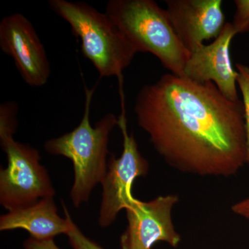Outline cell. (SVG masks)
Segmentation results:
<instances>
[{
    "label": "cell",
    "mask_w": 249,
    "mask_h": 249,
    "mask_svg": "<svg viewBox=\"0 0 249 249\" xmlns=\"http://www.w3.org/2000/svg\"><path fill=\"white\" fill-rule=\"evenodd\" d=\"M134 109L155 150L180 171L229 177L247 163L243 104L212 82L167 73L142 87Z\"/></svg>",
    "instance_id": "6da1fadb"
},
{
    "label": "cell",
    "mask_w": 249,
    "mask_h": 249,
    "mask_svg": "<svg viewBox=\"0 0 249 249\" xmlns=\"http://www.w3.org/2000/svg\"><path fill=\"white\" fill-rule=\"evenodd\" d=\"M95 88L85 87L84 113L79 124L71 132L47 141L44 148L52 155L63 156L73 163L74 179L70 196L75 207L89 201L93 188L103 182L108 168V144L118 119L107 113L95 125L90 110Z\"/></svg>",
    "instance_id": "7a4b0ae2"
},
{
    "label": "cell",
    "mask_w": 249,
    "mask_h": 249,
    "mask_svg": "<svg viewBox=\"0 0 249 249\" xmlns=\"http://www.w3.org/2000/svg\"><path fill=\"white\" fill-rule=\"evenodd\" d=\"M106 14L137 53L152 54L171 73L184 77L190 52L177 36L166 10L153 0H110Z\"/></svg>",
    "instance_id": "3957f363"
},
{
    "label": "cell",
    "mask_w": 249,
    "mask_h": 249,
    "mask_svg": "<svg viewBox=\"0 0 249 249\" xmlns=\"http://www.w3.org/2000/svg\"><path fill=\"white\" fill-rule=\"evenodd\" d=\"M50 9L71 26L80 49L101 78L123 79L137 51L106 13L82 1L49 0Z\"/></svg>",
    "instance_id": "277c9868"
},
{
    "label": "cell",
    "mask_w": 249,
    "mask_h": 249,
    "mask_svg": "<svg viewBox=\"0 0 249 249\" xmlns=\"http://www.w3.org/2000/svg\"><path fill=\"white\" fill-rule=\"evenodd\" d=\"M7 157V166L0 170V204L9 211L54 196L55 191L48 171L40 163L36 149L16 142L14 137L0 140Z\"/></svg>",
    "instance_id": "5b68a950"
},
{
    "label": "cell",
    "mask_w": 249,
    "mask_h": 249,
    "mask_svg": "<svg viewBox=\"0 0 249 249\" xmlns=\"http://www.w3.org/2000/svg\"><path fill=\"white\" fill-rule=\"evenodd\" d=\"M120 96L122 111L118 119V126L122 132L124 149L119 158L111 155L107 173L101 183L102 199L98 224L102 228L111 225L121 210L127 209L135 199L132 193L134 181L139 177L147 175L149 170L148 162L139 152L133 134H129L127 130L124 91L120 92Z\"/></svg>",
    "instance_id": "8992f818"
},
{
    "label": "cell",
    "mask_w": 249,
    "mask_h": 249,
    "mask_svg": "<svg viewBox=\"0 0 249 249\" xmlns=\"http://www.w3.org/2000/svg\"><path fill=\"white\" fill-rule=\"evenodd\" d=\"M0 49L13 58L27 85L40 88L47 84L51 74L48 57L32 23L24 15L11 14L1 19Z\"/></svg>",
    "instance_id": "52a82bcc"
},
{
    "label": "cell",
    "mask_w": 249,
    "mask_h": 249,
    "mask_svg": "<svg viewBox=\"0 0 249 249\" xmlns=\"http://www.w3.org/2000/svg\"><path fill=\"white\" fill-rule=\"evenodd\" d=\"M178 196H160L144 202L135 199L126 209L128 226L121 237L122 249H150L163 241L176 247L180 235L172 221V210Z\"/></svg>",
    "instance_id": "ba28073f"
},
{
    "label": "cell",
    "mask_w": 249,
    "mask_h": 249,
    "mask_svg": "<svg viewBox=\"0 0 249 249\" xmlns=\"http://www.w3.org/2000/svg\"><path fill=\"white\" fill-rule=\"evenodd\" d=\"M236 34L231 23L227 22L217 38L190 53L183 78L197 82H212L224 97L240 101L237 91V72L232 67L230 47Z\"/></svg>",
    "instance_id": "9c48e42d"
},
{
    "label": "cell",
    "mask_w": 249,
    "mask_h": 249,
    "mask_svg": "<svg viewBox=\"0 0 249 249\" xmlns=\"http://www.w3.org/2000/svg\"><path fill=\"white\" fill-rule=\"evenodd\" d=\"M166 11L177 36L191 53L217 38L225 22L222 0H166Z\"/></svg>",
    "instance_id": "30bf717a"
},
{
    "label": "cell",
    "mask_w": 249,
    "mask_h": 249,
    "mask_svg": "<svg viewBox=\"0 0 249 249\" xmlns=\"http://www.w3.org/2000/svg\"><path fill=\"white\" fill-rule=\"evenodd\" d=\"M53 197L43 198L30 206L3 214L0 217V231L24 229L31 237L38 240H52L60 234L67 235L70 229L68 219L59 215Z\"/></svg>",
    "instance_id": "8fae6325"
},
{
    "label": "cell",
    "mask_w": 249,
    "mask_h": 249,
    "mask_svg": "<svg viewBox=\"0 0 249 249\" xmlns=\"http://www.w3.org/2000/svg\"><path fill=\"white\" fill-rule=\"evenodd\" d=\"M237 85L242 94L246 135H247V163L249 165V67L242 63L236 64Z\"/></svg>",
    "instance_id": "7c38bea8"
},
{
    "label": "cell",
    "mask_w": 249,
    "mask_h": 249,
    "mask_svg": "<svg viewBox=\"0 0 249 249\" xmlns=\"http://www.w3.org/2000/svg\"><path fill=\"white\" fill-rule=\"evenodd\" d=\"M17 103L9 101L0 106V140L14 137L18 125Z\"/></svg>",
    "instance_id": "4fadbf2b"
},
{
    "label": "cell",
    "mask_w": 249,
    "mask_h": 249,
    "mask_svg": "<svg viewBox=\"0 0 249 249\" xmlns=\"http://www.w3.org/2000/svg\"><path fill=\"white\" fill-rule=\"evenodd\" d=\"M64 213L68 219L70 229L67 233L69 242L73 249H104L93 240L85 236L81 230L73 222L70 212L63 202L62 203Z\"/></svg>",
    "instance_id": "5bb4252c"
},
{
    "label": "cell",
    "mask_w": 249,
    "mask_h": 249,
    "mask_svg": "<svg viewBox=\"0 0 249 249\" xmlns=\"http://www.w3.org/2000/svg\"><path fill=\"white\" fill-rule=\"evenodd\" d=\"M235 13L231 23L236 34L249 32V0H235Z\"/></svg>",
    "instance_id": "9a60e30c"
},
{
    "label": "cell",
    "mask_w": 249,
    "mask_h": 249,
    "mask_svg": "<svg viewBox=\"0 0 249 249\" xmlns=\"http://www.w3.org/2000/svg\"><path fill=\"white\" fill-rule=\"evenodd\" d=\"M24 249H60L52 240H38L29 237L24 242Z\"/></svg>",
    "instance_id": "2e32d148"
},
{
    "label": "cell",
    "mask_w": 249,
    "mask_h": 249,
    "mask_svg": "<svg viewBox=\"0 0 249 249\" xmlns=\"http://www.w3.org/2000/svg\"><path fill=\"white\" fill-rule=\"evenodd\" d=\"M231 209L235 214L247 218L249 220V197L234 204Z\"/></svg>",
    "instance_id": "e0dca14e"
}]
</instances>
